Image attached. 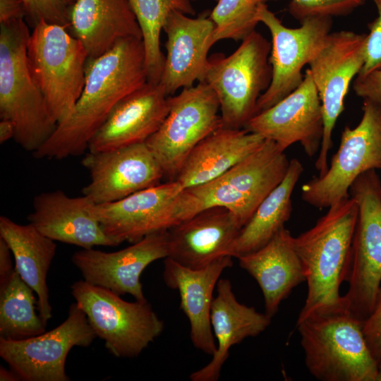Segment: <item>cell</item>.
Wrapping results in <instances>:
<instances>
[{"instance_id":"obj_15","label":"cell","mask_w":381,"mask_h":381,"mask_svg":"<svg viewBox=\"0 0 381 381\" xmlns=\"http://www.w3.org/2000/svg\"><path fill=\"white\" fill-rule=\"evenodd\" d=\"M183 190L176 181H168L118 201L94 204L91 212L116 246L125 241L133 243L181 222Z\"/></svg>"},{"instance_id":"obj_2","label":"cell","mask_w":381,"mask_h":381,"mask_svg":"<svg viewBox=\"0 0 381 381\" xmlns=\"http://www.w3.org/2000/svg\"><path fill=\"white\" fill-rule=\"evenodd\" d=\"M358 212L357 202L350 196L331 205L313 227L293 237L308 286L297 321L318 313L346 309L339 289L349 276Z\"/></svg>"},{"instance_id":"obj_31","label":"cell","mask_w":381,"mask_h":381,"mask_svg":"<svg viewBox=\"0 0 381 381\" xmlns=\"http://www.w3.org/2000/svg\"><path fill=\"white\" fill-rule=\"evenodd\" d=\"M142 32L145 53L147 81L159 83L165 56L160 47V36L169 16L180 11L193 16L190 0H128Z\"/></svg>"},{"instance_id":"obj_11","label":"cell","mask_w":381,"mask_h":381,"mask_svg":"<svg viewBox=\"0 0 381 381\" xmlns=\"http://www.w3.org/2000/svg\"><path fill=\"white\" fill-rule=\"evenodd\" d=\"M363 116L358 124L346 126L339 149L327 171L303 185L301 198L322 210L350 197L349 188L363 173L381 171V107L363 99Z\"/></svg>"},{"instance_id":"obj_17","label":"cell","mask_w":381,"mask_h":381,"mask_svg":"<svg viewBox=\"0 0 381 381\" xmlns=\"http://www.w3.org/2000/svg\"><path fill=\"white\" fill-rule=\"evenodd\" d=\"M82 164L90 176L82 195L95 205L118 201L159 184L164 177L145 142L107 151L88 152Z\"/></svg>"},{"instance_id":"obj_33","label":"cell","mask_w":381,"mask_h":381,"mask_svg":"<svg viewBox=\"0 0 381 381\" xmlns=\"http://www.w3.org/2000/svg\"><path fill=\"white\" fill-rule=\"evenodd\" d=\"M366 0H291L288 11L300 23L311 17L347 16L363 6Z\"/></svg>"},{"instance_id":"obj_12","label":"cell","mask_w":381,"mask_h":381,"mask_svg":"<svg viewBox=\"0 0 381 381\" xmlns=\"http://www.w3.org/2000/svg\"><path fill=\"white\" fill-rule=\"evenodd\" d=\"M366 36L350 30L330 32L308 64L323 112V135L315 163L318 176L323 175L329 167L327 156L333 145L332 132L344 110L349 85L364 64Z\"/></svg>"},{"instance_id":"obj_26","label":"cell","mask_w":381,"mask_h":381,"mask_svg":"<svg viewBox=\"0 0 381 381\" xmlns=\"http://www.w3.org/2000/svg\"><path fill=\"white\" fill-rule=\"evenodd\" d=\"M96 58L121 40L142 39V32L128 0H76L68 29Z\"/></svg>"},{"instance_id":"obj_25","label":"cell","mask_w":381,"mask_h":381,"mask_svg":"<svg viewBox=\"0 0 381 381\" xmlns=\"http://www.w3.org/2000/svg\"><path fill=\"white\" fill-rule=\"evenodd\" d=\"M290 231L283 227L261 248L238 258L239 265L258 284L265 313L273 317L296 286L306 282L305 272Z\"/></svg>"},{"instance_id":"obj_13","label":"cell","mask_w":381,"mask_h":381,"mask_svg":"<svg viewBox=\"0 0 381 381\" xmlns=\"http://www.w3.org/2000/svg\"><path fill=\"white\" fill-rule=\"evenodd\" d=\"M97 337L76 303L54 329L23 339L0 338V356L25 381H69L66 361L75 346L87 347Z\"/></svg>"},{"instance_id":"obj_22","label":"cell","mask_w":381,"mask_h":381,"mask_svg":"<svg viewBox=\"0 0 381 381\" xmlns=\"http://www.w3.org/2000/svg\"><path fill=\"white\" fill-rule=\"evenodd\" d=\"M94 203L85 195L71 197L61 190L43 192L33 199L28 220L54 241L82 249L116 246L92 215Z\"/></svg>"},{"instance_id":"obj_32","label":"cell","mask_w":381,"mask_h":381,"mask_svg":"<svg viewBox=\"0 0 381 381\" xmlns=\"http://www.w3.org/2000/svg\"><path fill=\"white\" fill-rule=\"evenodd\" d=\"M272 1L275 0H217L209 15L215 26V43L222 40H243L259 23L260 6Z\"/></svg>"},{"instance_id":"obj_1","label":"cell","mask_w":381,"mask_h":381,"mask_svg":"<svg viewBox=\"0 0 381 381\" xmlns=\"http://www.w3.org/2000/svg\"><path fill=\"white\" fill-rule=\"evenodd\" d=\"M147 82L142 39L128 37L88 58L82 93L68 116L33 156L62 159L87 150L90 140L116 104Z\"/></svg>"},{"instance_id":"obj_39","label":"cell","mask_w":381,"mask_h":381,"mask_svg":"<svg viewBox=\"0 0 381 381\" xmlns=\"http://www.w3.org/2000/svg\"><path fill=\"white\" fill-rule=\"evenodd\" d=\"M11 254L6 242L0 238V286L8 281L15 270L11 260Z\"/></svg>"},{"instance_id":"obj_5","label":"cell","mask_w":381,"mask_h":381,"mask_svg":"<svg viewBox=\"0 0 381 381\" xmlns=\"http://www.w3.org/2000/svg\"><path fill=\"white\" fill-rule=\"evenodd\" d=\"M290 164L284 151L267 140L253 153L214 180L183 190V221L212 206L229 209L243 227L262 201L283 181Z\"/></svg>"},{"instance_id":"obj_38","label":"cell","mask_w":381,"mask_h":381,"mask_svg":"<svg viewBox=\"0 0 381 381\" xmlns=\"http://www.w3.org/2000/svg\"><path fill=\"white\" fill-rule=\"evenodd\" d=\"M27 11L22 0H0V23L26 19Z\"/></svg>"},{"instance_id":"obj_8","label":"cell","mask_w":381,"mask_h":381,"mask_svg":"<svg viewBox=\"0 0 381 381\" xmlns=\"http://www.w3.org/2000/svg\"><path fill=\"white\" fill-rule=\"evenodd\" d=\"M71 292L97 335L114 356L133 358L163 332L164 322L145 301L128 302L114 292L86 281Z\"/></svg>"},{"instance_id":"obj_19","label":"cell","mask_w":381,"mask_h":381,"mask_svg":"<svg viewBox=\"0 0 381 381\" xmlns=\"http://www.w3.org/2000/svg\"><path fill=\"white\" fill-rule=\"evenodd\" d=\"M215 26L209 16L192 18L172 12L163 31L167 54L159 80L168 96L203 80L208 52L214 42Z\"/></svg>"},{"instance_id":"obj_37","label":"cell","mask_w":381,"mask_h":381,"mask_svg":"<svg viewBox=\"0 0 381 381\" xmlns=\"http://www.w3.org/2000/svg\"><path fill=\"white\" fill-rule=\"evenodd\" d=\"M353 89L363 99H368L381 107V71L355 78Z\"/></svg>"},{"instance_id":"obj_27","label":"cell","mask_w":381,"mask_h":381,"mask_svg":"<svg viewBox=\"0 0 381 381\" xmlns=\"http://www.w3.org/2000/svg\"><path fill=\"white\" fill-rule=\"evenodd\" d=\"M265 140L245 128L222 126L193 148L175 181L184 189L208 183L253 153Z\"/></svg>"},{"instance_id":"obj_30","label":"cell","mask_w":381,"mask_h":381,"mask_svg":"<svg viewBox=\"0 0 381 381\" xmlns=\"http://www.w3.org/2000/svg\"><path fill=\"white\" fill-rule=\"evenodd\" d=\"M34 292L16 269L0 286V338L23 339L45 332L46 325L36 313Z\"/></svg>"},{"instance_id":"obj_21","label":"cell","mask_w":381,"mask_h":381,"mask_svg":"<svg viewBox=\"0 0 381 381\" xmlns=\"http://www.w3.org/2000/svg\"><path fill=\"white\" fill-rule=\"evenodd\" d=\"M241 226L227 208L212 206L168 230L169 258L188 268L205 267L229 255Z\"/></svg>"},{"instance_id":"obj_16","label":"cell","mask_w":381,"mask_h":381,"mask_svg":"<svg viewBox=\"0 0 381 381\" xmlns=\"http://www.w3.org/2000/svg\"><path fill=\"white\" fill-rule=\"evenodd\" d=\"M243 128L274 141L283 151L299 143L306 155L313 157L320 148L324 121L321 100L309 69L293 92L255 114Z\"/></svg>"},{"instance_id":"obj_6","label":"cell","mask_w":381,"mask_h":381,"mask_svg":"<svg viewBox=\"0 0 381 381\" xmlns=\"http://www.w3.org/2000/svg\"><path fill=\"white\" fill-rule=\"evenodd\" d=\"M61 25L40 21L27 47L31 75L53 120L65 119L80 97L89 58L81 42Z\"/></svg>"},{"instance_id":"obj_3","label":"cell","mask_w":381,"mask_h":381,"mask_svg":"<svg viewBox=\"0 0 381 381\" xmlns=\"http://www.w3.org/2000/svg\"><path fill=\"white\" fill-rule=\"evenodd\" d=\"M30 33L24 19L0 23V118L14 124L13 140L33 154L51 137L57 123L28 67Z\"/></svg>"},{"instance_id":"obj_10","label":"cell","mask_w":381,"mask_h":381,"mask_svg":"<svg viewBox=\"0 0 381 381\" xmlns=\"http://www.w3.org/2000/svg\"><path fill=\"white\" fill-rule=\"evenodd\" d=\"M169 100L167 116L145 143L164 177L174 181L193 148L223 124L218 97L203 81L181 89Z\"/></svg>"},{"instance_id":"obj_23","label":"cell","mask_w":381,"mask_h":381,"mask_svg":"<svg viewBox=\"0 0 381 381\" xmlns=\"http://www.w3.org/2000/svg\"><path fill=\"white\" fill-rule=\"evenodd\" d=\"M232 265L229 255L198 270L183 266L169 257L164 260V281L179 294L180 308L189 321L191 341L195 348L210 356L217 351L210 322L213 291L223 271Z\"/></svg>"},{"instance_id":"obj_42","label":"cell","mask_w":381,"mask_h":381,"mask_svg":"<svg viewBox=\"0 0 381 381\" xmlns=\"http://www.w3.org/2000/svg\"><path fill=\"white\" fill-rule=\"evenodd\" d=\"M376 381H381V360L378 362V371Z\"/></svg>"},{"instance_id":"obj_44","label":"cell","mask_w":381,"mask_h":381,"mask_svg":"<svg viewBox=\"0 0 381 381\" xmlns=\"http://www.w3.org/2000/svg\"><path fill=\"white\" fill-rule=\"evenodd\" d=\"M215 1H217V0H215Z\"/></svg>"},{"instance_id":"obj_29","label":"cell","mask_w":381,"mask_h":381,"mask_svg":"<svg viewBox=\"0 0 381 381\" xmlns=\"http://www.w3.org/2000/svg\"><path fill=\"white\" fill-rule=\"evenodd\" d=\"M303 171L298 159L290 160L283 181L262 201L241 228L231 248L230 256L238 258L261 248L284 227L293 209L291 195Z\"/></svg>"},{"instance_id":"obj_20","label":"cell","mask_w":381,"mask_h":381,"mask_svg":"<svg viewBox=\"0 0 381 381\" xmlns=\"http://www.w3.org/2000/svg\"><path fill=\"white\" fill-rule=\"evenodd\" d=\"M169 98L159 83L147 81L116 104L90 140L87 151H107L146 142L167 116Z\"/></svg>"},{"instance_id":"obj_7","label":"cell","mask_w":381,"mask_h":381,"mask_svg":"<svg viewBox=\"0 0 381 381\" xmlns=\"http://www.w3.org/2000/svg\"><path fill=\"white\" fill-rule=\"evenodd\" d=\"M270 42L255 30L229 56H209L202 81L217 95L222 124L243 128L255 115L260 97L272 80Z\"/></svg>"},{"instance_id":"obj_41","label":"cell","mask_w":381,"mask_h":381,"mask_svg":"<svg viewBox=\"0 0 381 381\" xmlns=\"http://www.w3.org/2000/svg\"><path fill=\"white\" fill-rule=\"evenodd\" d=\"M0 380L1 381H17L20 380L18 375L13 371L11 368H5L4 367H0Z\"/></svg>"},{"instance_id":"obj_4","label":"cell","mask_w":381,"mask_h":381,"mask_svg":"<svg viewBox=\"0 0 381 381\" xmlns=\"http://www.w3.org/2000/svg\"><path fill=\"white\" fill-rule=\"evenodd\" d=\"M363 321L347 309L297 321L305 363L322 381H376L378 362L366 342Z\"/></svg>"},{"instance_id":"obj_43","label":"cell","mask_w":381,"mask_h":381,"mask_svg":"<svg viewBox=\"0 0 381 381\" xmlns=\"http://www.w3.org/2000/svg\"><path fill=\"white\" fill-rule=\"evenodd\" d=\"M191 1H199V0H190Z\"/></svg>"},{"instance_id":"obj_14","label":"cell","mask_w":381,"mask_h":381,"mask_svg":"<svg viewBox=\"0 0 381 381\" xmlns=\"http://www.w3.org/2000/svg\"><path fill=\"white\" fill-rule=\"evenodd\" d=\"M258 19L271 34L272 80L258 99L255 115L277 103L301 84L303 67L308 65L332 26L331 17H311L302 20L298 28H288L266 4L260 6Z\"/></svg>"},{"instance_id":"obj_28","label":"cell","mask_w":381,"mask_h":381,"mask_svg":"<svg viewBox=\"0 0 381 381\" xmlns=\"http://www.w3.org/2000/svg\"><path fill=\"white\" fill-rule=\"evenodd\" d=\"M0 238L11 250L15 269L37 294L39 315L47 325L52 317L47 277L56 254V241L30 223L18 224L4 215L0 217Z\"/></svg>"},{"instance_id":"obj_34","label":"cell","mask_w":381,"mask_h":381,"mask_svg":"<svg viewBox=\"0 0 381 381\" xmlns=\"http://www.w3.org/2000/svg\"><path fill=\"white\" fill-rule=\"evenodd\" d=\"M28 21L34 28L40 21L69 28L71 13L76 0H22Z\"/></svg>"},{"instance_id":"obj_24","label":"cell","mask_w":381,"mask_h":381,"mask_svg":"<svg viewBox=\"0 0 381 381\" xmlns=\"http://www.w3.org/2000/svg\"><path fill=\"white\" fill-rule=\"evenodd\" d=\"M216 287L210 322L218 343L217 351L209 363L190 375L192 381H217L231 347L248 337L258 336L271 322V318L266 313L238 301L230 280L219 279Z\"/></svg>"},{"instance_id":"obj_36","label":"cell","mask_w":381,"mask_h":381,"mask_svg":"<svg viewBox=\"0 0 381 381\" xmlns=\"http://www.w3.org/2000/svg\"><path fill=\"white\" fill-rule=\"evenodd\" d=\"M363 330L373 357L379 362L381 360V284L373 311L363 322Z\"/></svg>"},{"instance_id":"obj_9","label":"cell","mask_w":381,"mask_h":381,"mask_svg":"<svg viewBox=\"0 0 381 381\" xmlns=\"http://www.w3.org/2000/svg\"><path fill=\"white\" fill-rule=\"evenodd\" d=\"M349 195L358 206L344 296L346 309L362 321L370 315L381 284V180L375 169L361 174Z\"/></svg>"},{"instance_id":"obj_18","label":"cell","mask_w":381,"mask_h":381,"mask_svg":"<svg viewBox=\"0 0 381 381\" xmlns=\"http://www.w3.org/2000/svg\"><path fill=\"white\" fill-rule=\"evenodd\" d=\"M169 231L165 230L114 252L81 249L73 255L71 261L87 282L145 301L141 274L152 262L169 257Z\"/></svg>"},{"instance_id":"obj_35","label":"cell","mask_w":381,"mask_h":381,"mask_svg":"<svg viewBox=\"0 0 381 381\" xmlns=\"http://www.w3.org/2000/svg\"><path fill=\"white\" fill-rule=\"evenodd\" d=\"M377 10V17L368 24L369 33L365 41L364 64L357 75L363 76L381 71V0H371Z\"/></svg>"},{"instance_id":"obj_40","label":"cell","mask_w":381,"mask_h":381,"mask_svg":"<svg viewBox=\"0 0 381 381\" xmlns=\"http://www.w3.org/2000/svg\"><path fill=\"white\" fill-rule=\"evenodd\" d=\"M16 134L14 124L6 119L0 121V143L2 145L11 139H13Z\"/></svg>"}]
</instances>
